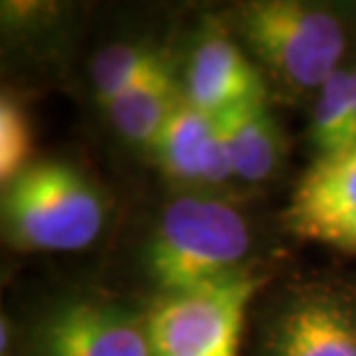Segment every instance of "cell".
<instances>
[{"mask_svg":"<svg viewBox=\"0 0 356 356\" xmlns=\"http://www.w3.org/2000/svg\"><path fill=\"white\" fill-rule=\"evenodd\" d=\"M236 33L282 86L319 90L343 67L347 28L326 7L294 0H259L236 10Z\"/></svg>","mask_w":356,"mask_h":356,"instance_id":"obj_3","label":"cell"},{"mask_svg":"<svg viewBox=\"0 0 356 356\" xmlns=\"http://www.w3.org/2000/svg\"><path fill=\"white\" fill-rule=\"evenodd\" d=\"M213 118L229 153L234 178L261 183L277 172L282 160V139L266 99H245Z\"/></svg>","mask_w":356,"mask_h":356,"instance_id":"obj_10","label":"cell"},{"mask_svg":"<svg viewBox=\"0 0 356 356\" xmlns=\"http://www.w3.org/2000/svg\"><path fill=\"white\" fill-rule=\"evenodd\" d=\"M268 356H356V303L343 291L308 289L270 322Z\"/></svg>","mask_w":356,"mask_h":356,"instance_id":"obj_7","label":"cell"},{"mask_svg":"<svg viewBox=\"0 0 356 356\" xmlns=\"http://www.w3.org/2000/svg\"><path fill=\"white\" fill-rule=\"evenodd\" d=\"M33 165V130L24 104L12 92L0 97V183L7 188Z\"/></svg>","mask_w":356,"mask_h":356,"instance_id":"obj_14","label":"cell"},{"mask_svg":"<svg viewBox=\"0 0 356 356\" xmlns=\"http://www.w3.org/2000/svg\"><path fill=\"white\" fill-rule=\"evenodd\" d=\"M185 99L209 116H218L245 99H266L259 70L222 33H209L197 42L185 67Z\"/></svg>","mask_w":356,"mask_h":356,"instance_id":"obj_9","label":"cell"},{"mask_svg":"<svg viewBox=\"0 0 356 356\" xmlns=\"http://www.w3.org/2000/svg\"><path fill=\"white\" fill-rule=\"evenodd\" d=\"M183 86L176 81L174 70L167 67L151 79L137 83L104 106L109 120L120 137L134 146L153 151L162 127L183 102Z\"/></svg>","mask_w":356,"mask_h":356,"instance_id":"obj_11","label":"cell"},{"mask_svg":"<svg viewBox=\"0 0 356 356\" xmlns=\"http://www.w3.org/2000/svg\"><path fill=\"white\" fill-rule=\"evenodd\" d=\"M250 248V227L232 204L181 197L162 211L144 266L160 296L181 294L243 273Z\"/></svg>","mask_w":356,"mask_h":356,"instance_id":"obj_1","label":"cell"},{"mask_svg":"<svg viewBox=\"0 0 356 356\" xmlns=\"http://www.w3.org/2000/svg\"><path fill=\"white\" fill-rule=\"evenodd\" d=\"M31 356H148L144 315L97 296L67 298L38 319Z\"/></svg>","mask_w":356,"mask_h":356,"instance_id":"obj_5","label":"cell"},{"mask_svg":"<svg viewBox=\"0 0 356 356\" xmlns=\"http://www.w3.org/2000/svg\"><path fill=\"white\" fill-rule=\"evenodd\" d=\"M167 67H172V63L155 47L141 44V42L109 44L102 51H97L90 63V83L97 104L104 109L118 95Z\"/></svg>","mask_w":356,"mask_h":356,"instance_id":"obj_12","label":"cell"},{"mask_svg":"<svg viewBox=\"0 0 356 356\" xmlns=\"http://www.w3.org/2000/svg\"><path fill=\"white\" fill-rule=\"evenodd\" d=\"M291 234L356 254V146L315 158L284 211Z\"/></svg>","mask_w":356,"mask_h":356,"instance_id":"obj_6","label":"cell"},{"mask_svg":"<svg viewBox=\"0 0 356 356\" xmlns=\"http://www.w3.org/2000/svg\"><path fill=\"white\" fill-rule=\"evenodd\" d=\"M354 116V74L352 65L336 70L317 90L310 120V144L317 158L340 153L347 148Z\"/></svg>","mask_w":356,"mask_h":356,"instance_id":"obj_13","label":"cell"},{"mask_svg":"<svg viewBox=\"0 0 356 356\" xmlns=\"http://www.w3.org/2000/svg\"><path fill=\"white\" fill-rule=\"evenodd\" d=\"M352 74H354V116H352L350 137H347V148L356 146V65H352ZM347 148H345V151H347Z\"/></svg>","mask_w":356,"mask_h":356,"instance_id":"obj_15","label":"cell"},{"mask_svg":"<svg viewBox=\"0 0 356 356\" xmlns=\"http://www.w3.org/2000/svg\"><path fill=\"white\" fill-rule=\"evenodd\" d=\"M5 241L21 252H76L104 229L106 202L90 178L65 160L33 162L3 188Z\"/></svg>","mask_w":356,"mask_h":356,"instance_id":"obj_2","label":"cell"},{"mask_svg":"<svg viewBox=\"0 0 356 356\" xmlns=\"http://www.w3.org/2000/svg\"><path fill=\"white\" fill-rule=\"evenodd\" d=\"M264 277L250 270L158 296L144 312L148 356H238L245 315Z\"/></svg>","mask_w":356,"mask_h":356,"instance_id":"obj_4","label":"cell"},{"mask_svg":"<svg viewBox=\"0 0 356 356\" xmlns=\"http://www.w3.org/2000/svg\"><path fill=\"white\" fill-rule=\"evenodd\" d=\"M151 153L165 176L176 183L216 188L234 178L229 153L216 118L185 97L162 127Z\"/></svg>","mask_w":356,"mask_h":356,"instance_id":"obj_8","label":"cell"}]
</instances>
